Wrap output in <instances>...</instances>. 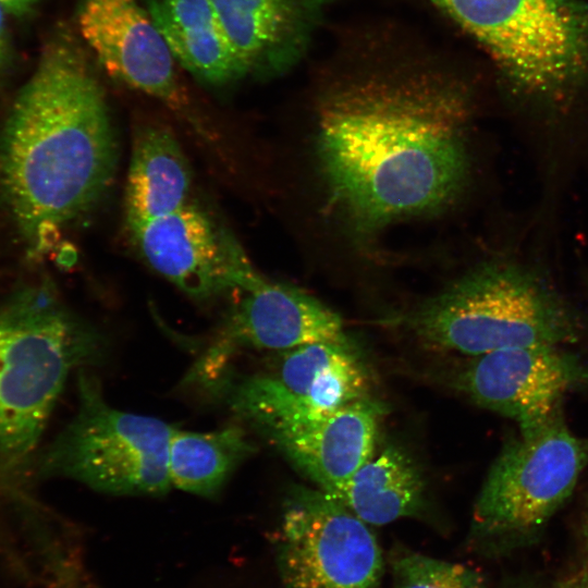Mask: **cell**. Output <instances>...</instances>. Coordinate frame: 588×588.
Returning a JSON list of instances; mask_svg holds the SVG:
<instances>
[{
  "mask_svg": "<svg viewBox=\"0 0 588 588\" xmlns=\"http://www.w3.org/2000/svg\"><path fill=\"white\" fill-rule=\"evenodd\" d=\"M469 98L426 77L346 86L322 103L317 156L331 203L362 233L438 212L469 172Z\"/></svg>",
  "mask_w": 588,
  "mask_h": 588,
  "instance_id": "6da1fadb",
  "label": "cell"
},
{
  "mask_svg": "<svg viewBox=\"0 0 588 588\" xmlns=\"http://www.w3.org/2000/svg\"><path fill=\"white\" fill-rule=\"evenodd\" d=\"M81 44L66 29L49 40L0 130V192L37 253L100 200L115 172L106 94Z\"/></svg>",
  "mask_w": 588,
  "mask_h": 588,
  "instance_id": "7a4b0ae2",
  "label": "cell"
},
{
  "mask_svg": "<svg viewBox=\"0 0 588 588\" xmlns=\"http://www.w3.org/2000/svg\"><path fill=\"white\" fill-rule=\"evenodd\" d=\"M100 335L35 284L0 303V470L32 462L59 395L76 367L103 355Z\"/></svg>",
  "mask_w": 588,
  "mask_h": 588,
  "instance_id": "3957f363",
  "label": "cell"
},
{
  "mask_svg": "<svg viewBox=\"0 0 588 588\" xmlns=\"http://www.w3.org/2000/svg\"><path fill=\"white\" fill-rule=\"evenodd\" d=\"M407 322L426 345L473 357L513 346H562L580 331L577 314L544 274L513 260L477 266Z\"/></svg>",
  "mask_w": 588,
  "mask_h": 588,
  "instance_id": "277c9868",
  "label": "cell"
},
{
  "mask_svg": "<svg viewBox=\"0 0 588 588\" xmlns=\"http://www.w3.org/2000/svg\"><path fill=\"white\" fill-rule=\"evenodd\" d=\"M77 395L75 415L39 457L38 474L114 495L167 493L172 487L168 455L173 427L111 406L99 380L83 367Z\"/></svg>",
  "mask_w": 588,
  "mask_h": 588,
  "instance_id": "5b68a950",
  "label": "cell"
},
{
  "mask_svg": "<svg viewBox=\"0 0 588 588\" xmlns=\"http://www.w3.org/2000/svg\"><path fill=\"white\" fill-rule=\"evenodd\" d=\"M588 463V440L562 418L520 433L493 461L476 499L470 542L483 552L527 544L572 495Z\"/></svg>",
  "mask_w": 588,
  "mask_h": 588,
  "instance_id": "8992f818",
  "label": "cell"
},
{
  "mask_svg": "<svg viewBox=\"0 0 588 588\" xmlns=\"http://www.w3.org/2000/svg\"><path fill=\"white\" fill-rule=\"evenodd\" d=\"M369 375L351 341L286 351L275 373L228 376L217 392L245 422L267 437L321 419L368 396Z\"/></svg>",
  "mask_w": 588,
  "mask_h": 588,
  "instance_id": "52a82bcc",
  "label": "cell"
},
{
  "mask_svg": "<svg viewBox=\"0 0 588 588\" xmlns=\"http://www.w3.org/2000/svg\"><path fill=\"white\" fill-rule=\"evenodd\" d=\"M277 540L285 588H382L387 560L368 524L320 489L291 491Z\"/></svg>",
  "mask_w": 588,
  "mask_h": 588,
  "instance_id": "ba28073f",
  "label": "cell"
},
{
  "mask_svg": "<svg viewBox=\"0 0 588 588\" xmlns=\"http://www.w3.org/2000/svg\"><path fill=\"white\" fill-rule=\"evenodd\" d=\"M216 340L196 363L191 381L215 384L242 348L289 351L318 342H348L341 317L316 297L264 277L240 292Z\"/></svg>",
  "mask_w": 588,
  "mask_h": 588,
  "instance_id": "9c48e42d",
  "label": "cell"
},
{
  "mask_svg": "<svg viewBox=\"0 0 588 588\" xmlns=\"http://www.w3.org/2000/svg\"><path fill=\"white\" fill-rule=\"evenodd\" d=\"M128 233L156 272L195 298L242 292L262 278L234 236L196 205L187 203Z\"/></svg>",
  "mask_w": 588,
  "mask_h": 588,
  "instance_id": "30bf717a",
  "label": "cell"
},
{
  "mask_svg": "<svg viewBox=\"0 0 588 588\" xmlns=\"http://www.w3.org/2000/svg\"><path fill=\"white\" fill-rule=\"evenodd\" d=\"M587 378L586 367L562 346L523 345L474 356L460 383L476 404L531 433L561 415L565 395Z\"/></svg>",
  "mask_w": 588,
  "mask_h": 588,
  "instance_id": "8fae6325",
  "label": "cell"
},
{
  "mask_svg": "<svg viewBox=\"0 0 588 588\" xmlns=\"http://www.w3.org/2000/svg\"><path fill=\"white\" fill-rule=\"evenodd\" d=\"M77 29L108 75L196 123L175 60L139 0H79Z\"/></svg>",
  "mask_w": 588,
  "mask_h": 588,
  "instance_id": "7c38bea8",
  "label": "cell"
},
{
  "mask_svg": "<svg viewBox=\"0 0 588 588\" xmlns=\"http://www.w3.org/2000/svg\"><path fill=\"white\" fill-rule=\"evenodd\" d=\"M247 77L292 70L334 0H210Z\"/></svg>",
  "mask_w": 588,
  "mask_h": 588,
  "instance_id": "4fadbf2b",
  "label": "cell"
},
{
  "mask_svg": "<svg viewBox=\"0 0 588 588\" xmlns=\"http://www.w3.org/2000/svg\"><path fill=\"white\" fill-rule=\"evenodd\" d=\"M384 411L380 402L366 396L268 438L318 489L339 500L353 475L373 454Z\"/></svg>",
  "mask_w": 588,
  "mask_h": 588,
  "instance_id": "5bb4252c",
  "label": "cell"
},
{
  "mask_svg": "<svg viewBox=\"0 0 588 588\" xmlns=\"http://www.w3.org/2000/svg\"><path fill=\"white\" fill-rule=\"evenodd\" d=\"M174 60L199 83L225 87L247 77L210 0H145Z\"/></svg>",
  "mask_w": 588,
  "mask_h": 588,
  "instance_id": "9a60e30c",
  "label": "cell"
},
{
  "mask_svg": "<svg viewBox=\"0 0 588 588\" xmlns=\"http://www.w3.org/2000/svg\"><path fill=\"white\" fill-rule=\"evenodd\" d=\"M191 185V169L173 133L155 122L137 126L125 184L127 231L186 205Z\"/></svg>",
  "mask_w": 588,
  "mask_h": 588,
  "instance_id": "2e32d148",
  "label": "cell"
},
{
  "mask_svg": "<svg viewBox=\"0 0 588 588\" xmlns=\"http://www.w3.org/2000/svg\"><path fill=\"white\" fill-rule=\"evenodd\" d=\"M368 525L421 516L425 483L412 456L396 445L371 455L353 475L339 499Z\"/></svg>",
  "mask_w": 588,
  "mask_h": 588,
  "instance_id": "e0dca14e",
  "label": "cell"
},
{
  "mask_svg": "<svg viewBox=\"0 0 588 588\" xmlns=\"http://www.w3.org/2000/svg\"><path fill=\"white\" fill-rule=\"evenodd\" d=\"M254 451L240 425L207 432L173 427L168 455L171 486L199 497H215Z\"/></svg>",
  "mask_w": 588,
  "mask_h": 588,
  "instance_id": "ac0fdd59",
  "label": "cell"
},
{
  "mask_svg": "<svg viewBox=\"0 0 588 588\" xmlns=\"http://www.w3.org/2000/svg\"><path fill=\"white\" fill-rule=\"evenodd\" d=\"M391 588H486L482 574L466 564L434 559L401 544L387 556Z\"/></svg>",
  "mask_w": 588,
  "mask_h": 588,
  "instance_id": "d6986e66",
  "label": "cell"
},
{
  "mask_svg": "<svg viewBox=\"0 0 588 588\" xmlns=\"http://www.w3.org/2000/svg\"><path fill=\"white\" fill-rule=\"evenodd\" d=\"M562 588H588V537L579 563Z\"/></svg>",
  "mask_w": 588,
  "mask_h": 588,
  "instance_id": "ffe728a7",
  "label": "cell"
},
{
  "mask_svg": "<svg viewBox=\"0 0 588 588\" xmlns=\"http://www.w3.org/2000/svg\"><path fill=\"white\" fill-rule=\"evenodd\" d=\"M38 2L39 0H0L4 11L19 16L28 13Z\"/></svg>",
  "mask_w": 588,
  "mask_h": 588,
  "instance_id": "44dd1931",
  "label": "cell"
},
{
  "mask_svg": "<svg viewBox=\"0 0 588 588\" xmlns=\"http://www.w3.org/2000/svg\"><path fill=\"white\" fill-rule=\"evenodd\" d=\"M3 11L4 9L0 4V73L4 66L8 54V36Z\"/></svg>",
  "mask_w": 588,
  "mask_h": 588,
  "instance_id": "7402d4cb",
  "label": "cell"
}]
</instances>
